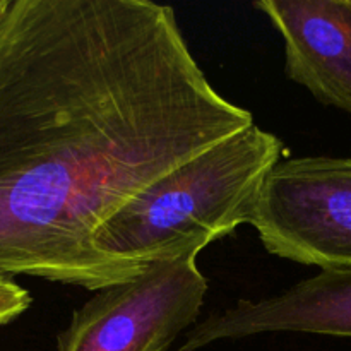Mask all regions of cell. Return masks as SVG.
I'll list each match as a JSON object with an SVG mask.
<instances>
[{
	"instance_id": "6",
	"label": "cell",
	"mask_w": 351,
	"mask_h": 351,
	"mask_svg": "<svg viewBox=\"0 0 351 351\" xmlns=\"http://www.w3.org/2000/svg\"><path fill=\"white\" fill-rule=\"evenodd\" d=\"M285 43V72L322 105L351 113V0H259Z\"/></svg>"
},
{
	"instance_id": "3",
	"label": "cell",
	"mask_w": 351,
	"mask_h": 351,
	"mask_svg": "<svg viewBox=\"0 0 351 351\" xmlns=\"http://www.w3.org/2000/svg\"><path fill=\"white\" fill-rule=\"evenodd\" d=\"M247 223L273 256L322 271L351 269V158L280 161Z\"/></svg>"
},
{
	"instance_id": "8",
	"label": "cell",
	"mask_w": 351,
	"mask_h": 351,
	"mask_svg": "<svg viewBox=\"0 0 351 351\" xmlns=\"http://www.w3.org/2000/svg\"><path fill=\"white\" fill-rule=\"evenodd\" d=\"M2 2H3V0H0V7H2Z\"/></svg>"
},
{
	"instance_id": "7",
	"label": "cell",
	"mask_w": 351,
	"mask_h": 351,
	"mask_svg": "<svg viewBox=\"0 0 351 351\" xmlns=\"http://www.w3.org/2000/svg\"><path fill=\"white\" fill-rule=\"evenodd\" d=\"M31 295L14 278L0 274V326L16 321L29 308Z\"/></svg>"
},
{
	"instance_id": "1",
	"label": "cell",
	"mask_w": 351,
	"mask_h": 351,
	"mask_svg": "<svg viewBox=\"0 0 351 351\" xmlns=\"http://www.w3.org/2000/svg\"><path fill=\"white\" fill-rule=\"evenodd\" d=\"M250 125L206 77L171 7L3 0L0 274L95 291L141 276L96 250L98 230Z\"/></svg>"
},
{
	"instance_id": "5",
	"label": "cell",
	"mask_w": 351,
	"mask_h": 351,
	"mask_svg": "<svg viewBox=\"0 0 351 351\" xmlns=\"http://www.w3.org/2000/svg\"><path fill=\"white\" fill-rule=\"evenodd\" d=\"M264 332H308L351 338V269H324L283 293L240 300L189 329L180 351Z\"/></svg>"
},
{
	"instance_id": "4",
	"label": "cell",
	"mask_w": 351,
	"mask_h": 351,
	"mask_svg": "<svg viewBox=\"0 0 351 351\" xmlns=\"http://www.w3.org/2000/svg\"><path fill=\"white\" fill-rule=\"evenodd\" d=\"M197 256L154 263L141 276L101 288L72 314L58 351H168L201 314L208 280Z\"/></svg>"
},
{
	"instance_id": "2",
	"label": "cell",
	"mask_w": 351,
	"mask_h": 351,
	"mask_svg": "<svg viewBox=\"0 0 351 351\" xmlns=\"http://www.w3.org/2000/svg\"><path fill=\"white\" fill-rule=\"evenodd\" d=\"M281 153L280 137L257 125L226 137L119 209L96 233V250L141 273L154 263L197 256L249 221Z\"/></svg>"
}]
</instances>
